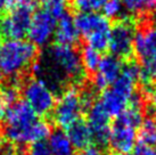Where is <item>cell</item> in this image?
<instances>
[{
	"label": "cell",
	"mask_w": 156,
	"mask_h": 155,
	"mask_svg": "<svg viewBox=\"0 0 156 155\" xmlns=\"http://www.w3.org/2000/svg\"><path fill=\"white\" fill-rule=\"evenodd\" d=\"M37 0H13L8 12L0 20V34L7 39H23L27 35Z\"/></svg>",
	"instance_id": "5"
},
{
	"label": "cell",
	"mask_w": 156,
	"mask_h": 155,
	"mask_svg": "<svg viewBox=\"0 0 156 155\" xmlns=\"http://www.w3.org/2000/svg\"><path fill=\"white\" fill-rule=\"evenodd\" d=\"M66 130V135L74 148L83 150L94 142L89 125L86 121H82L81 119L69 125Z\"/></svg>",
	"instance_id": "15"
},
{
	"label": "cell",
	"mask_w": 156,
	"mask_h": 155,
	"mask_svg": "<svg viewBox=\"0 0 156 155\" xmlns=\"http://www.w3.org/2000/svg\"><path fill=\"white\" fill-rule=\"evenodd\" d=\"M138 142L139 144L152 147L156 144V121L153 117L144 119L139 125Z\"/></svg>",
	"instance_id": "17"
},
{
	"label": "cell",
	"mask_w": 156,
	"mask_h": 155,
	"mask_svg": "<svg viewBox=\"0 0 156 155\" xmlns=\"http://www.w3.org/2000/svg\"><path fill=\"white\" fill-rule=\"evenodd\" d=\"M48 145L54 155H73L74 147L69 142L66 132L62 130H55L49 135Z\"/></svg>",
	"instance_id": "16"
},
{
	"label": "cell",
	"mask_w": 156,
	"mask_h": 155,
	"mask_svg": "<svg viewBox=\"0 0 156 155\" xmlns=\"http://www.w3.org/2000/svg\"><path fill=\"white\" fill-rule=\"evenodd\" d=\"M153 155H156V150H154V152H153Z\"/></svg>",
	"instance_id": "34"
},
{
	"label": "cell",
	"mask_w": 156,
	"mask_h": 155,
	"mask_svg": "<svg viewBox=\"0 0 156 155\" xmlns=\"http://www.w3.org/2000/svg\"><path fill=\"white\" fill-rule=\"evenodd\" d=\"M6 110H7V106L5 105L2 96H1V92H0V117H4L5 113H6Z\"/></svg>",
	"instance_id": "27"
},
{
	"label": "cell",
	"mask_w": 156,
	"mask_h": 155,
	"mask_svg": "<svg viewBox=\"0 0 156 155\" xmlns=\"http://www.w3.org/2000/svg\"><path fill=\"white\" fill-rule=\"evenodd\" d=\"M138 128L116 117V121L111 127L108 145L119 154H130L138 142Z\"/></svg>",
	"instance_id": "11"
},
{
	"label": "cell",
	"mask_w": 156,
	"mask_h": 155,
	"mask_svg": "<svg viewBox=\"0 0 156 155\" xmlns=\"http://www.w3.org/2000/svg\"><path fill=\"white\" fill-rule=\"evenodd\" d=\"M94 103L90 94H82L76 87L67 88L56 100L52 110V117L56 125L67 129L74 122L80 120L84 110Z\"/></svg>",
	"instance_id": "4"
},
{
	"label": "cell",
	"mask_w": 156,
	"mask_h": 155,
	"mask_svg": "<svg viewBox=\"0 0 156 155\" xmlns=\"http://www.w3.org/2000/svg\"><path fill=\"white\" fill-rule=\"evenodd\" d=\"M38 49L24 39H7L0 45V72L6 77L16 78L32 67Z\"/></svg>",
	"instance_id": "3"
},
{
	"label": "cell",
	"mask_w": 156,
	"mask_h": 155,
	"mask_svg": "<svg viewBox=\"0 0 156 155\" xmlns=\"http://www.w3.org/2000/svg\"><path fill=\"white\" fill-rule=\"evenodd\" d=\"M22 95L32 111L39 116L48 115L56 104V95L50 87L41 79H30L24 83Z\"/></svg>",
	"instance_id": "8"
},
{
	"label": "cell",
	"mask_w": 156,
	"mask_h": 155,
	"mask_svg": "<svg viewBox=\"0 0 156 155\" xmlns=\"http://www.w3.org/2000/svg\"><path fill=\"white\" fill-rule=\"evenodd\" d=\"M13 0H0V15H2L9 9Z\"/></svg>",
	"instance_id": "26"
},
{
	"label": "cell",
	"mask_w": 156,
	"mask_h": 155,
	"mask_svg": "<svg viewBox=\"0 0 156 155\" xmlns=\"http://www.w3.org/2000/svg\"><path fill=\"white\" fill-rule=\"evenodd\" d=\"M152 18H153V21H154V23H155V25H156V6L154 7V10H153Z\"/></svg>",
	"instance_id": "30"
},
{
	"label": "cell",
	"mask_w": 156,
	"mask_h": 155,
	"mask_svg": "<svg viewBox=\"0 0 156 155\" xmlns=\"http://www.w3.org/2000/svg\"><path fill=\"white\" fill-rule=\"evenodd\" d=\"M133 52L140 63V81L149 86L156 78V25L136 32Z\"/></svg>",
	"instance_id": "7"
},
{
	"label": "cell",
	"mask_w": 156,
	"mask_h": 155,
	"mask_svg": "<svg viewBox=\"0 0 156 155\" xmlns=\"http://www.w3.org/2000/svg\"><path fill=\"white\" fill-rule=\"evenodd\" d=\"M29 155H54L46 140L35 142L30 145Z\"/></svg>",
	"instance_id": "23"
},
{
	"label": "cell",
	"mask_w": 156,
	"mask_h": 155,
	"mask_svg": "<svg viewBox=\"0 0 156 155\" xmlns=\"http://www.w3.org/2000/svg\"><path fill=\"white\" fill-rule=\"evenodd\" d=\"M153 152L154 150L152 147L143 144H138L134 147V155H153Z\"/></svg>",
	"instance_id": "25"
},
{
	"label": "cell",
	"mask_w": 156,
	"mask_h": 155,
	"mask_svg": "<svg viewBox=\"0 0 156 155\" xmlns=\"http://www.w3.org/2000/svg\"><path fill=\"white\" fill-rule=\"evenodd\" d=\"M0 77H1V72H0Z\"/></svg>",
	"instance_id": "35"
},
{
	"label": "cell",
	"mask_w": 156,
	"mask_h": 155,
	"mask_svg": "<svg viewBox=\"0 0 156 155\" xmlns=\"http://www.w3.org/2000/svg\"><path fill=\"white\" fill-rule=\"evenodd\" d=\"M152 114L153 119L156 121V97L153 96V103H152Z\"/></svg>",
	"instance_id": "28"
},
{
	"label": "cell",
	"mask_w": 156,
	"mask_h": 155,
	"mask_svg": "<svg viewBox=\"0 0 156 155\" xmlns=\"http://www.w3.org/2000/svg\"><path fill=\"white\" fill-rule=\"evenodd\" d=\"M153 96H155V97H156V85H155V90H154V95H153Z\"/></svg>",
	"instance_id": "32"
},
{
	"label": "cell",
	"mask_w": 156,
	"mask_h": 155,
	"mask_svg": "<svg viewBox=\"0 0 156 155\" xmlns=\"http://www.w3.org/2000/svg\"><path fill=\"white\" fill-rule=\"evenodd\" d=\"M55 37L57 39V42L67 46H74L78 42L80 34L76 29L74 18L69 14H63L58 17L55 30Z\"/></svg>",
	"instance_id": "14"
},
{
	"label": "cell",
	"mask_w": 156,
	"mask_h": 155,
	"mask_svg": "<svg viewBox=\"0 0 156 155\" xmlns=\"http://www.w3.org/2000/svg\"><path fill=\"white\" fill-rule=\"evenodd\" d=\"M107 0H73V6L80 13H98Z\"/></svg>",
	"instance_id": "20"
},
{
	"label": "cell",
	"mask_w": 156,
	"mask_h": 155,
	"mask_svg": "<svg viewBox=\"0 0 156 155\" xmlns=\"http://www.w3.org/2000/svg\"><path fill=\"white\" fill-rule=\"evenodd\" d=\"M44 5V9L51 13L55 17H59L65 14L69 0H40Z\"/></svg>",
	"instance_id": "21"
},
{
	"label": "cell",
	"mask_w": 156,
	"mask_h": 155,
	"mask_svg": "<svg viewBox=\"0 0 156 155\" xmlns=\"http://www.w3.org/2000/svg\"><path fill=\"white\" fill-rule=\"evenodd\" d=\"M124 8L131 14H144L156 6V0H122Z\"/></svg>",
	"instance_id": "19"
},
{
	"label": "cell",
	"mask_w": 156,
	"mask_h": 155,
	"mask_svg": "<svg viewBox=\"0 0 156 155\" xmlns=\"http://www.w3.org/2000/svg\"><path fill=\"white\" fill-rule=\"evenodd\" d=\"M140 81V66L130 63L123 66L121 75L112 86L103 90L98 100L108 115L119 116L130 105L136 95V87Z\"/></svg>",
	"instance_id": "2"
},
{
	"label": "cell",
	"mask_w": 156,
	"mask_h": 155,
	"mask_svg": "<svg viewBox=\"0 0 156 155\" xmlns=\"http://www.w3.org/2000/svg\"><path fill=\"white\" fill-rule=\"evenodd\" d=\"M124 6L122 0H107V2L103 7L104 16L108 20L112 18H119L123 14Z\"/></svg>",
	"instance_id": "22"
},
{
	"label": "cell",
	"mask_w": 156,
	"mask_h": 155,
	"mask_svg": "<svg viewBox=\"0 0 156 155\" xmlns=\"http://www.w3.org/2000/svg\"><path fill=\"white\" fill-rule=\"evenodd\" d=\"M4 155H17V153L13 150H5V154Z\"/></svg>",
	"instance_id": "29"
},
{
	"label": "cell",
	"mask_w": 156,
	"mask_h": 155,
	"mask_svg": "<svg viewBox=\"0 0 156 155\" xmlns=\"http://www.w3.org/2000/svg\"><path fill=\"white\" fill-rule=\"evenodd\" d=\"M4 137L16 146L31 145L44 140L50 135V127L25 103L20 102L10 105L4 115Z\"/></svg>",
	"instance_id": "1"
},
{
	"label": "cell",
	"mask_w": 156,
	"mask_h": 155,
	"mask_svg": "<svg viewBox=\"0 0 156 155\" xmlns=\"http://www.w3.org/2000/svg\"><path fill=\"white\" fill-rule=\"evenodd\" d=\"M115 155H130V154H119V153H116Z\"/></svg>",
	"instance_id": "33"
},
{
	"label": "cell",
	"mask_w": 156,
	"mask_h": 155,
	"mask_svg": "<svg viewBox=\"0 0 156 155\" xmlns=\"http://www.w3.org/2000/svg\"><path fill=\"white\" fill-rule=\"evenodd\" d=\"M74 22L79 34L84 38L87 46L98 52L108 48L112 30L108 18L98 13H79Z\"/></svg>",
	"instance_id": "6"
},
{
	"label": "cell",
	"mask_w": 156,
	"mask_h": 155,
	"mask_svg": "<svg viewBox=\"0 0 156 155\" xmlns=\"http://www.w3.org/2000/svg\"><path fill=\"white\" fill-rule=\"evenodd\" d=\"M57 17L46 9L35 10L31 21L27 37L35 47H44L55 37Z\"/></svg>",
	"instance_id": "10"
},
{
	"label": "cell",
	"mask_w": 156,
	"mask_h": 155,
	"mask_svg": "<svg viewBox=\"0 0 156 155\" xmlns=\"http://www.w3.org/2000/svg\"><path fill=\"white\" fill-rule=\"evenodd\" d=\"M5 154V148L2 147V145L0 144V155H4Z\"/></svg>",
	"instance_id": "31"
},
{
	"label": "cell",
	"mask_w": 156,
	"mask_h": 155,
	"mask_svg": "<svg viewBox=\"0 0 156 155\" xmlns=\"http://www.w3.org/2000/svg\"><path fill=\"white\" fill-rule=\"evenodd\" d=\"M122 70V59L115 57L112 54L101 57L92 80L94 87L97 90H105L116 81L117 78L121 75Z\"/></svg>",
	"instance_id": "13"
},
{
	"label": "cell",
	"mask_w": 156,
	"mask_h": 155,
	"mask_svg": "<svg viewBox=\"0 0 156 155\" xmlns=\"http://www.w3.org/2000/svg\"><path fill=\"white\" fill-rule=\"evenodd\" d=\"M136 25L129 18L119 21L111 30L108 49L120 59H128L133 52Z\"/></svg>",
	"instance_id": "9"
},
{
	"label": "cell",
	"mask_w": 156,
	"mask_h": 155,
	"mask_svg": "<svg viewBox=\"0 0 156 155\" xmlns=\"http://www.w3.org/2000/svg\"><path fill=\"white\" fill-rule=\"evenodd\" d=\"M80 55H81L83 70L88 71V72H96V70L100 63V59H101L100 52L89 47V46H86Z\"/></svg>",
	"instance_id": "18"
},
{
	"label": "cell",
	"mask_w": 156,
	"mask_h": 155,
	"mask_svg": "<svg viewBox=\"0 0 156 155\" xmlns=\"http://www.w3.org/2000/svg\"><path fill=\"white\" fill-rule=\"evenodd\" d=\"M80 155H106V154H105V152L101 146L90 144V145L87 146L86 148L81 150Z\"/></svg>",
	"instance_id": "24"
},
{
	"label": "cell",
	"mask_w": 156,
	"mask_h": 155,
	"mask_svg": "<svg viewBox=\"0 0 156 155\" xmlns=\"http://www.w3.org/2000/svg\"><path fill=\"white\" fill-rule=\"evenodd\" d=\"M87 123L91 130L92 139L98 146H105L108 144L111 134V116L104 110L100 103L94 102L88 108Z\"/></svg>",
	"instance_id": "12"
}]
</instances>
